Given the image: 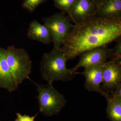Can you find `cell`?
Returning <instances> with one entry per match:
<instances>
[{"mask_svg": "<svg viewBox=\"0 0 121 121\" xmlns=\"http://www.w3.org/2000/svg\"><path fill=\"white\" fill-rule=\"evenodd\" d=\"M121 35V17L94 16L74 24L60 51L67 60L83 52L107 45Z\"/></svg>", "mask_w": 121, "mask_h": 121, "instance_id": "6da1fadb", "label": "cell"}, {"mask_svg": "<svg viewBox=\"0 0 121 121\" xmlns=\"http://www.w3.org/2000/svg\"><path fill=\"white\" fill-rule=\"evenodd\" d=\"M67 60L64 54L60 50L53 49L44 53L40 64L41 78L50 84L55 81L72 80L75 74L71 69L67 68Z\"/></svg>", "mask_w": 121, "mask_h": 121, "instance_id": "7a4b0ae2", "label": "cell"}, {"mask_svg": "<svg viewBox=\"0 0 121 121\" xmlns=\"http://www.w3.org/2000/svg\"><path fill=\"white\" fill-rule=\"evenodd\" d=\"M6 50L7 62L16 84L19 86L26 79L31 80L32 61L25 49L11 45Z\"/></svg>", "mask_w": 121, "mask_h": 121, "instance_id": "3957f363", "label": "cell"}, {"mask_svg": "<svg viewBox=\"0 0 121 121\" xmlns=\"http://www.w3.org/2000/svg\"><path fill=\"white\" fill-rule=\"evenodd\" d=\"M36 87L38 95L39 112L47 117L56 115L61 111L67 103L64 95L61 94L52 86V84L41 85L34 82Z\"/></svg>", "mask_w": 121, "mask_h": 121, "instance_id": "277c9868", "label": "cell"}, {"mask_svg": "<svg viewBox=\"0 0 121 121\" xmlns=\"http://www.w3.org/2000/svg\"><path fill=\"white\" fill-rule=\"evenodd\" d=\"M44 24L50 31L55 50H59L74 25L67 15L62 12L42 18Z\"/></svg>", "mask_w": 121, "mask_h": 121, "instance_id": "5b68a950", "label": "cell"}, {"mask_svg": "<svg viewBox=\"0 0 121 121\" xmlns=\"http://www.w3.org/2000/svg\"><path fill=\"white\" fill-rule=\"evenodd\" d=\"M121 61H107L103 64L101 89L106 94L121 86Z\"/></svg>", "mask_w": 121, "mask_h": 121, "instance_id": "8992f818", "label": "cell"}, {"mask_svg": "<svg viewBox=\"0 0 121 121\" xmlns=\"http://www.w3.org/2000/svg\"><path fill=\"white\" fill-rule=\"evenodd\" d=\"M111 50V48L107 47H99L83 52L79 56V60L78 63L70 69L71 71L75 74L76 71L80 68L103 65L107 61Z\"/></svg>", "mask_w": 121, "mask_h": 121, "instance_id": "52a82bcc", "label": "cell"}, {"mask_svg": "<svg viewBox=\"0 0 121 121\" xmlns=\"http://www.w3.org/2000/svg\"><path fill=\"white\" fill-rule=\"evenodd\" d=\"M103 65H94L85 67L82 72L76 71L75 74H82L84 76L86 79L84 87L88 91L97 92L105 97V93L102 91L101 85L102 82Z\"/></svg>", "mask_w": 121, "mask_h": 121, "instance_id": "ba28073f", "label": "cell"}, {"mask_svg": "<svg viewBox=\"0 0 121 121\" xmlns=\"http://www.w3.org/2000/svg\"><path fill=\"white\" fill-rule=\"evenodd\" d=\"M98 7L93 0H77L69 15L71 21L76 24L95 16Z\"/></svg>", "mask_w": 121, "mask_h": 121, "instance_id": "9c48e42d", "label": "cell"}, {"mask_svg": "<svg viewBox=\"0 0 121 121\" xmlns=\"http://www.w3.org/2000/svg\"><path fill=\"white\" fill-rule=\"evenodd\" d=\"M18 86L13 78L7 62L6 49L0 47V87L12 92L17 90Z\"/></svg>", "mask_w": 121, "mask_h": 121, "instance_id": "30bf717a", "label": "cell"}, {"mask_svg": "<svg viewBox=\"0 0 121 121\" xmlns=\"http://www.w3.org/2000/svg\"><path fill=\"white\" fill-rule=\"evenodd\" d=\"M27 36L32 40L49 44L52 41L50 31L44 24H41L36 20L30 23L27 30Z\"/></svg>", "mask_w": 121, "mask_h": 121, "instance_id": "8fae6325", "label": "cell"}, {"mask_svg": "<svg viewBox=\"0 0 121 121\" xmlns=\"http://www.w3.org/2000/svg\"><path fill=\"white\" fill-rule=\"evenodd\" d=\"M95 16L121 17V0H107L98 6Z\"/></svg>", "mask_w": 121, "mask_h": 121, "instance_id": "7c38bea8", "label": "cell"}, {"mask_svg": "<svg viewBox=\"0 0 121 121\" xmlns=\"http://www.w3.org/2000/svg\"><path fill=\"white\" fill-rule=\"evenodd\" d=\"M107 101L106 112L111 121H121V97H114L109 94L105 96Z\"/></svg>", "mask_w": 121, "mask_h": 121, "instance_id": "4fadbf2b", "label": "cell"}, {"mask_svg": "<svg viewBox=\"0 0 121 121\" xmlns=\"http://www.w3.org/2000/svg\"><path fill=\"white\" fill-rule=\"evenodd\" d=\"M55 7L61 12L69 15L77 0H52Z\"/></svg>", "mask_w": 121, "mask_h": 121, "instance_id": "5bb4252c", "label": "cell"}, {"mask_svg": "<svg viewBox=\"0 0 121 121\" xmlns=\"http://www.w3.org/2000/svg\"><path fill=\"white\" fill-rule=\"evenodd\" d=\"M116 45L111 48L110 55L108 59L109 61H118L121 60V38H118L116 40Z\"/></svg>", "mask_w": 121, "mask_h": 121, "instance_id": "9a60e30c", "label": "cell"}, {"mask_svg": "<svg viewBox=\"0 0 121 121\" xmlns=\"http://www.w3.org/2000/svg\"><path fill=\"white\" fill-rule=\"evenodd\" d=\"M48 0H24L22 2V7L23 9L32 13L38 6Z\"/></svg>", "mask_w": 121, "mask_h": 121, "instance_id": "2e32d148", "label": "cell"}, {"mask_svg": "<svg viewBox=\"0 0 121 121\" xmlns=\"http://www.w3.org/2000/svg\"><path fill=\"white\" fill-rule=\"evenodd\" d=\"M39 113V112L37 113L34 116L32 117L26 114L22 115L20 113H17V118L15 121H35V118L37 117Z\"/></svg>", "mask_w": 121, "mask_h": 121, "instance_id": "e0dca14e", "label": "cell"}, {"mask_svg": "<svg viewBox=\"0 0 121 121\" xmlns=\"http://www.w3.org/2000/svg\"><path fill=\"white\" fill-rule=\"evenodd\" d=\"M109 94L114 97H121V86L112 91Z\"/></svg>", "mask_w": 121, "mask_h": 121, "instance_id": "ac0fdd59", "label": "cell"}, {"mask_svg": "<svg viewBox=\"0 0 121 121\" xmlns=\"http://www.w3.org/2000/svg\"><path fill=\"white\" fill-rule=\"evenodd\" d=\"M93 0L94 1V2L96 4L98 7L107 0Z\"/></svg>", "mask_w": 121, "mask_h": 121, "instance_id": "d6986e66", "label": "cell"}]
</instances>
